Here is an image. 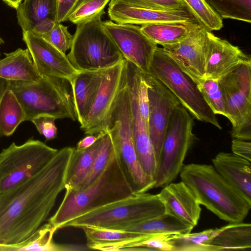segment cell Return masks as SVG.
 <instances>
[{"instance_id": "cell-15", "label": "cell", "mask_w": 251, "mask_h": 251, "mask_svg": "<svg viewBox=\"0 0 251 251\" xmlns=\"http://www.w3.org/2000/svg\"><path fill=\"white\" fill-rule=\"evenodd\" d=\"M126 74V59L105 71L100 85L87 115L80 124L85 134H98L104 128Z\"/></svg>"}, {"instance_id": "cell-31", "label": "cell", "mask_w": 251, "mask_h": 251, "mask_svg": "<svg viewBox=\"0 0 251 251\" xmlns=\"http://www.w3.org/2000/svg\"><path fill=\"white\" fill-rule=\"evenodd\" d=\"M221 229L210 228L197 233L173 234L170 240L173 251H214L210 242Z\"/></svg>"}, {"instance_id": "cell-16", "label": "cell", "mask_w": 251, "mask_h": 251, "mask_svg": "<svg viewBox=\"0 0 251 251\" xmlns=\"http://www.w3.org/2000/svg\"><path fill=\"white\" fill-rule=\"evenodd\" d=\"M23 41L28 50L35 69L41 76L67 79L69 81L78 72L67 55L31 31H23Z\"/></svg>"}, {"instance_id": "cell-34", "label": "cell", "mask_w": 251, "mask_h": 251, "mask_svg": "<svg viewBox=\"0 0 251 251\" xmlns=\"http://www.w3.org/2000/svg\"><path fill=\"white\" fill-rule=\"evenodd\" d=\"M81 228L85 235L87 244L112 243L148 236L127 230L93 226H85Z\"/></svg>"}, {"instance_id": "cell-40", "label": "cell", "mask_w": 251, "mask_h": 251, "mask_svg": "<svg viewBox=\"0 0 251 251\" xmlns=\"http://www.w3.org/2000/svg\"><path fill=\"white\" fill-rule=\"evenodd\" d=\"M56 119L49 115H41L31 120L39 133L43 135L46 141L55 139L57 136V128L55 125Z\"/></svg>"}, {"instance_id": "cell-11", "label": "cell", "mask_w": 251, "mask_h": 251, "mask_svg": "<svg viewBox=\"0 0 251 251\" xmlns=\"http://www.w3.org/2000/svg\"><path fill=\"white\" fill-rule=\"evenodd\" d=\"M232 125V139H251V61L243 62L218 80Z\"/></svg>"}, {"instance_id": "cell-47", "label": "cell", "mask_w": 251, "mask_h": 251, "mask_svg": "<svg viewBox=\"0 0 251 251\" xmlns=\"http://www.w3.org/2000/svg\"><path fill=\"white\" fill-rule=\"evenodd\" d=\"M4 43V42L3 41V40L2 39V38L0 36V56H1V51H0V49H1V46L2 44H3Z\"/></svg>"}, {"instance_id": "cell-25", "label": "cell", "mask_w": 251, "mask_h": 251, "mask_svg": "<svg viewBox=\"0 0 251 251\" xmlns=\"http://www.w3.org/2000/svg\"><path fill=\"white\" fill-rule=\"evenodd\" d=\"M106 131L99 133L95 143L83 150L75 148L68 168L65 181V189L76 190L90 172L95 159L101 149Z\"/></svg>"}, {"instance_id": "cell-26", "label": "cell", "mask_w": 251, "mask_h": 251, "mask_svg": "<svg viewBox=\"0 0 251 251\" xmlns=\"http://www.w3.org/2000/svg\"><path fill=\"white\" fill-rule=\"evenodd\" d=\"M0 60V77L9 80H36L41 77L34 66L27 50L17 49L5 53Z\"/></svg>"}, {"instance_id": "cell-6", "label": "cell", "mask_w": 251, "mask_h": 251, "mask_svg": "<svg viewBox=\"0 0 251 251\" xmlns=\"http://www.w3.org/2000/svg\"><path fill=\"white\" fill-rule=\"evenodd\" d=\"M165 212L157 194H134L125 199L91 211L65 224L63 227L85 226L123 230L136 223Z\"/></svg>"}, {"instance_id": "cell-27", "label": "cell", "mask_w": 251, "mask_h": 251, "mask_svg": "<svg viewBox=\"0 0 251 251\" xmlns=\"http://www.w3.org/2000/svg\"><path fill=\"white\" fill-rule=\"evenodd\" d=\"M221 228L220 231L210 242L214 251L251 250L250 223H229Z\"/></svg>"}, {"instance_id": "cell-38", "label": "cell", "mask_w": 251, "mask_h": 251, "mask_svg": "<svg viewBox=\"0 0 251 251\" xmlns=\"http://www.w3.org/2000/svg\"><path fill=\"white\" fill-rule=\"evenodd\" d=\"M39 35L65 54L71 48L73 35L61 23H56L50 30Z\"/></svg>"}, {"instance_id": "cell-14", "label": "cell", "mask_w": 251, "mask_h": 251, "mask_svg": "<svg viewBox=\"0 0 251 251\" xmlns=\"http://www.w3.org/2000/svg\"><path fill=\"white\" fill-rule=\"evenodd\" d=\"M102 24L124 58L135 64L143 73L149 74L157 45L136 25L118 24L111 20Z\"/></svg>"}, {"instance_id": "cell-13", "label": "cell", "mask_w": 251, "mask_h": 251, "mask_svg": "<svg viewBox=\"0 0 251 251\" xmlns=\"http://www.w3.org/2000/svg\"><path fill=\"white\" fill-rule=\"evenodd\" d=\"M126 67L134 145L141 166L145 173L153 179L156 169V161L148 126L141 114L137 100L138 84L141 71L127 60Z\"/></svg>"}, {"instance_id": "cell-5", "label": "cell", "mask_w": 251, "mask_h": 251, "mask_svg": "<svg viewBox=\"0 0 251 251\" xmlns=\"http://www.w3.org/2000/svg\"><path fill=\"white\" fill-rule=\"evenodd\" d=\"M101 16L76 25L67 56L78 71L105 70L124 59L104 27Z\"/></svg>"}, {"instance_id": "cell-2", "label": "cell", "mask_w": 251, "mask_h": 251, "mask_svg": "<svg viewBox=\"0 0 251 251\" xmlns=\"http://www.w3.org/2000/svg\"><path fill=\"white\" fill-rule=\"evenodd\" d=\"M134 194L114 150L103 171L90 185L79 190L65 189L48 223L57 230L75 218Z\"/></svg>"}, {"instance_id": "cell-4", "label": "cell", "mask_w": 251, "mask_h": 251, "mask_svg": "<svg viewBox=\"0 0 251 251\" xmlns=\"http://www.w3.org/2000/svg\"><path fill=\"white\" fill-rule=\"evenodd\" d=\"M9 88L25 111V121L41 115L77 120L72 89L67 79L42 76L36 80H10Z\"/></svg>"}, {"instance_id": "cell-12", "label": "cell", "mask_w": 251, "mask_h": 251, "mask_svg": "<svg viewBox=\"0 0 251 251\" xmlns=\"http://www.w3.org/2000/svg\"><path fill=\"white\" fill-rule=\"evenodd\" d=\"M143 74L148 85L149 100L148 128L157 164L172 115L181 104L159 81Z\"/></svg>"}, {"instance_id": "cell-17", "label": "cell", "mask_w": 251, "mask_h": 251, "mask_svg": "<svg viewBox=\"0 0 251 251\" xmlns=\"http://www.w3.org/2000/svg\"><path fill=\"white\" fill-rule=\"evenodd\" d=\"M206 32L205 28L198 25L183 39L162 46L163 50L197 84L205 79Z\"/></svg>"}, {"instance_id": "cell-23", "label": "cell", "mask_w": 251, "mask_h": 251, "mask_svg": "<svg viewBox=\"0 0 251 251\" xmlns=\"http://www.w3.org/2000/svg\"><path fill=\"white\" fill-rule=\"evenodd\" d=\"M105 70L78 71L69 81L77 120L80 124L92 107Z\"/></svg>"}, {"instance_id": "cell-29", "label": "cell", "mask_w": 251, "mask_h": 251, "mask_svg": "<svg viewBox=\"0 0 251 251\" xmlns=\"http://www.w3.org/2000/svg\"><path fill=\"white\" fill-rule=\"evenodd\" d=\"M198 25L194 23H159L142 25L141 29L152 42L163 46L183 39Z\"/></svg>"}, {"instance_id": "cell-42", "label": "cell", "mask_w": 251, "mask_h": 251, "mask_svg": "<svg viewBox=\"0 0 251 251\" xmlns=\"http://www.w3.org/2000/svg\"><path fill=\"white\" fill-rule=\"evenodd\" d=\"M78 0H57L56 23L68 21V17Z\"/></svg>"}, {"instance_id": "cell-32", "label": "cell", "mask_w": 251, "mask_h": 251, "mask_svg": "<svg viewBox=\"0 0 251 251\" xmlns=\"http://www.w3.org/2000/svg\"><path fill=\"white\" fill-rule=\"evenodd\" d=\"M200 26L207 30H219L223 26L222 19L205 0H179Z\"/></svg>"}, {"instance_id": "cell-33", "label": "cell", "mask_w": 251, "mask_h": 251, "mask_svg": "<svg viewBox=\"0 0 251 251\" xmlns=\"http://www.w3.org/2000/svg\"><path fill=\"white\" fill-rule=\"evenodd\" d=\"M222 19L251 23V0H205Z\"/></svg>"}, {"instance_id": "cell-7", "label": "cell", "mask_w": 251, "mask_h": 251, "mask_svg": "<svg viewBox=\"0 0 251 251\" xmlns=\"http://www.w3.org/2000/svg\"><path fill=\"white\" fill-rule=\"evenodd\" d=\"M104 129L111 137L115 151L133 193H145L153 188L154 182L143 170L135 151L129 100L122 98L116 101Z\"/></svg>"}, {"instance_id": "cell-45", "label": "cell", "mask_w": 251, "mask_h": 251, "mask_svg": "<svg viewBox=\"0 0 251 251\" xmlns=\"http://www.w3.org/2000/svg\"><path fill=\"white\" fill-rule=\"evenodd\" d=\"M10 80L0 77V100L5 92V91L9 88ZM0 133V138L1 137Z\"/></svg>"}, {"instance_id": "cell-28", "label": "cell", "mask_w": 251, "mask_h": 251, "mask_svg": "<svg viewBox=\"0 0 251 251\" xmlns=\"http://www.w3.org/2000/svg\"><path fill=\"white\" fill-rule=\"evenodd\" d=\"M194 227L164 212L159 216L131 225L123 230L143 235H151L162 233H187L191 232Z\"/></svg>"}, {"instance_id": "cell-18", "label": "cell", "mask_w": 251, "mask_h": 251, "mask_svg": "<svg viewBox=\"0 0 251 251\" xmlns=\"http://www.w3.org/2000/svg\"><path fill=\"white\" fill-rule=\"evenodd\" d=\"M108 14L118 24L146 25L159 23H198L185 9L163 10L138 7L123 0H111Z\"/></svg>"}, {"instance_id": "cell-24", "label": "cell", "mask_w": 251, "mask_h": 251, "mask_svg": "<svg viewBox=\"0 0 251 251\" xmlns=\"http://www.w3.org/2000/svg\"><path fill=\"white\" fill-rule=\"evenodd\" d=\"M56 230L48 223L40 226L29 237L20 242L0 243V251H63L84 249L80 246L55 243L52 238Z\"/></svg>"}, {"instance_id": "cell-46", "label": "cell", "mask_w": 251, "mask_h": 251, "mask_svg": "<svg viewBox=\"0 0 251 251\" xmlns=\"http://www.w3.org/2000/svg\"><path fill=\"white\" fill-rule=\"evenodd\" d=\"M23 0H2L6 5L16 9Z\"/></svg>"}, {"instance_id": "cell-8", "label": "cell", "mask_w": 251, "mask_h": 251, "mask_svg": "<svg viewBox=\"0 0 251 251\" xmlns=\"http://www.w3.org/2000/svg\"><path fill=\"white\" fill-rule=\"evenodd\" d=\"M159 81L177 99L180 104L199 121L221 129L216 115L208 106L197 84L163 50L157 47L148 74Z\"/></svg>"}, {"instance_id": "cell-1", "label": "cell", "mask_w": 251, "mask_h": 251, "mask_svg": "<svg viewBox=\"0 0 251 251\" xmlns=\"http://www.w3.org/2000/svg\"><path fill=\"white\" fill-rule=\"evenodd\" d=\"M75 148L58 151L33 176L0 193V243L15 244L29 237L47 219L59 194Z\"/></svg>"}, {"instance_id": "cell-35", "label": "cell", "mask_w": 251, "mask_h": 251, "mask_svg": "<svg viewBox=\"0 0 251 251\" xmlns=\"http://www.w3.org/2000/svg\"><path fill=\"white\" fill-rule=\"evenodd\" d=\"M109 0H78L70 13L68 21L78 25L105 13Z\"/></svg>"}, {"instance_id": "cell-20", "label": "cell", "mask_w": 251, "mask_h": 251, "mask_svg": "<svg viewBox=\"0 0 251 251\" xmlns=\"http://www.w3.org/2000/svg\"><path fill=\"white\" fill-rule=\"evenodd\" d=\"M157 194L165 213L195 227L198 225L201 209L195 195L182 181L171 182L162 187Z\"/></svg>"}, {"instance_id": "cell-19", "label": "cell", "mask_w": 251, "mask_h": 251, "mask_svg": "<svg viewBox=\"0 0 251 251\" xmlns=\"http://www.w3.org/2000/svg\"><path fill=\"white\" fill-rule=\"evenodd\" d=\"M205 79L218 80L243 62L250 55L238 47L207 30L205 48Z\"/></svg>"}, {"instance_id": "cell-9", "label": "cell", "mask_w": 251, "mask_h": 251, "mask_svg": "<svg viewBox=\"0 0 251 251\" xmlns=\"http://www.w3.org/2000/svg\"><path fill=\"white\" fill-rule=\"evenodd\" d=\"M194 120L181 105L174 110L165 134L153 177L154 188L163 187L177 177L195 139Z\"/></svg>"}, {"instance_id": "cell-37", "label": "cell", "mask_w": 251, "mask_h": 251, "mask_svg": "<svg viewBox=\"0 0 251 251\" xmlns=\"http://www.w3.org/2000/svg\"><path fill=\"white\" fill-rule=\"evenodd\" d=\"M114 148L109 133L106 131L102 146L97 155L92 167L76 190H82L90 185L101 173L105 167Z\"/></svg>"}, {"instance_id": "cell-41", "label": "cell", "mask_w": 251, "mask_h": 251, "mask_svg": "<svg viewBox=\"0 0 251 251\" xmlns=\"http://www.w3.org/2000/svg\"><path fill=\"white\" fill-rule=\"evenodd\" d=\"M137 100L141 114L148 126L149 111L148 85L142 71L138 84Z\"/></svg>"}, {"instance_id": "cell-36", "label": "cell", "mask_w": 251, "mask_h": 251, "mask_svg": "<svg viewBox=\"0 0 251 251\" xmlns=\"http://www.w3.org/2000/svg\"><path fill=\"white\" fill-rule=\"evenodd\" d=\"M197 86L212 112L227 118L224 98L218 80L205 79Z\"/></svg>"}, {"instance_id": "cell-10", "label": "cell", "mask_w": 251, "mask_h": 251, "mask_svg": "<svg viewBox=\"0 0 251 251\" xmlns=\"http://www.w3.org/2000/svg\"><path fill=\"white\" fill-rule=\"evenodd\" d=\"M32 137L24 144L11 143L0 152V193L33 176L58 151Z\"/></svg>"}, {"instance_id": "cell-22", "label": "cell", "mask_w": 251, "mask_h": 251, "mask_svg": "<svg viewBox=\"0 0 251 251\" xmlns=\"http://www.w3.org/2000/svg\"><path fill=\"white\" fill-rule=\"evenodd\" d=\"M16 10L17 23L23 31L41 34L56 23L57 0H24Z\"/></svg>"}, {"instance_id": "cell-39", "label": "cell", "mask_w": 251, "mask_h": 251, "mask_svg": "<svg viewBox=\"0 0 251 251\" xmlns=\"http://www.w3.org/2000/svg\"><path fill=\"white\" fill-rule=\"evenodd\" d=\"M132 5L145 8L171 10L185 8L179 0H123Z\"/></svg>"}, {"instance_id": "cell-44", "label": "cell", "mask_w": 251, "mask_h": 251, "mask_svg": "<svg viewBox=\"0 0 251 251\" xmlns=\"http://www.w3.org/2000/svg\"><path fill=\"white\" fill-rule=\"evenodd\" d=\"M96 135L90 134L86 136L77 143L75 149L83 150L90 147L95 143L99 137V133Z\"/></svg>"}, {"instance_id": "cell-21", "label": "cell", "mask_w": 251, "mask_h": 251, "mask_svg": "<svg viewBox=\"0 0 251 251\" xmlns=\"http://www.w3.org/2000/svg\"><path fill=\"white\" fill-rule=\"evenodd\" d=\"M212 162L217 172L251 204V162L233 153L226 152H219Z\"/></svg>"}, {"instance_id": "cell-30", "label": "cell", "mask_w": 251, "mask_h": 251, "mask_svg": "<svg viewBox=\"0 0 251 251\" xmlns=\"http://www.w3.org/2000/svg\"><path fill=\"white\" fill-rule=\"evenodd\" d=\"M25 120V111L9 87L0 100V133L1 136H11Z\"/></svg>"}, {"instance_id": "cell-43", "label": "cell", "mask_w": 251, "mask_h": 251, "mask_svg": "<svg viewBox=\"0 0 251 251\" xmlns=\"http://www.w3.org/2000/svg\"><path fill=\"white\" fill-rule=\"evenodd\" d=\"M231 150L234 154L251 162V141L233 139L231 143Z\"/></svg>"}, {"instance_id": "cell-3", "label": "cell", "mask_w": 251, "mask_h": 251, "mask_svg": "<svg viewBox=\"0 0 251 251\" xmlns=\"http://www.w3.org/2000/svg\"><path fill=\"white\" fill-rule=\"evenodd\" d=\"M181 180L192 190L200 204L228 223L244 221L251 208L248 203L212 165H184Z\"/></svg>"}]
</instances>
